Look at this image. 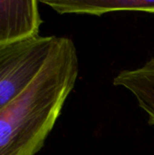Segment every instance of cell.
<instances>
[{
    "label": "cell",
    "instance_id": "1",
    "mask_svg": "<svg viewBox=\"0 0 154 155\" xmlns=\"http://www.w3.org/2000/svg\"><path fill=\"white\" fill-rule=\"evenodd\" d=\"M79 72L75 45H58L30 85L0 110V155H35L54 128Z\"/></svg>",
    "mask_w": 154,
    "mask_h": 155
},
{
    "label": "cell",
    "instance_id": "3",
    "mask_svg": "<svg viewBox=\"0 0 154 155\" xmlns=\"http://www.w3.org/2000/svg\"><path fill=\"white\" fill-rule=\"evenodd\" d=\"M35 0H0V47L39 36L42 24Z\"/></svg>",
    "mask_w": 154,
    "mask_h": 155
},
{
    "label": "cell",
    "instance_id": "2",
    "mask_svg": "<svg viewBox=\"0 0 154 155\" xmlns=\"http://www.w3.org/2000/svg\"><path fill=\"white\" fill-rule=\"evenodd\" d=\"M60 36H37L0 47V110L15 100L38 75Z\"/></svg>",
    "mask_w": 154,
    "mask_h": 155
},
{
    "label": "cell",
    "instance_id": "5",
    "mask_svg": "<svg viewBox=\"0 0 154 155\" xmlns=\"http://www.w3.org/2000/svg\"><path fill=\"white\" fill-rule=\"evenodd\" d=\"M113 84L133 94L141 109L149 116V124L154 125V58L139 68L121 71L113 78Z\"/></svg>",
    "mask_w": 154,
    "mask_h": 155
},
{
    "label": "cell",
    "instance_id": "4",
    "mask_svg": "<svg viewBox=\"0 0 154 155\" xmlns=\"http://www.w3.org/2000/svg\"><path fill=\"white\" fill-rule=\"evenodd\" d=\"M57 13L101 15L114 11L154 13V0H42Z\"/></svg>",
    "mask_w": 154,
    "mask_h": 155
}]
</instances>
